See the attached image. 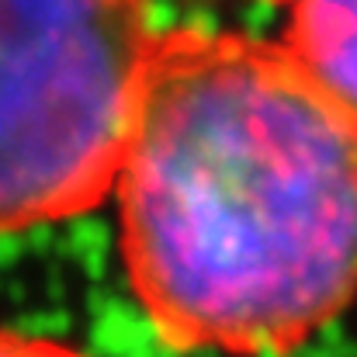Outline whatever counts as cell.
I'll list each match as a JSON object with an SVG mask.
<instances>
[{"label": "cell", "instance_id": "obj_3", "mask_svg": "<svg viewBox=\"0 0 357 357\" xmlns=\"http://www.w3.org/2000/svg\"><path fill=\"white\" fill-rule=\"evenodd\" d=\"M284 42L357 112V0H278Z\"/></svg>", "mask_w": 357, "mask_h": 357}, {"label": "cell", "instance_id": "obj_1", "mask_svg": "<svg viewBox=\"0 0 357 357\" xmlns=\"http://www.w3.org/2000/svg\"><path fill=\"white\" fill-rule=\"evenodd\" d=\"M115 191L170 347L291 354L357 298V112L284 38L156 31Z\"/></svg>", "mask_w": 357, "mask_h": 357}, {"label": "cell", "instance_id": "obj_2", "mask_svg": "<svg viewBox=\"0 0 357 357\" xmlns=\"http://www.w3.org/2000/svg\"><path fill=\"white\" fill-rule=\"evenodd\" d=\"M153 42V0H0V236L115 191Z\"/></svg>", "mask_w": 357, "mask_h": 357}, {"label": "cell", "instance_id": "obj_4", "mask_svg": "<svg viewBox=\"0 0 357 357\" xmlns=\"http://www.w3.org/2000/svg\"><path fill=\"white\" fill-rule=\"evenodd\" d=\"M0 357H84L80 351L59 344V340H45V337H31V333H17L0 326Z\"/></svg>", "mask_w": 357, "mask_h": 357}]
</instances>
